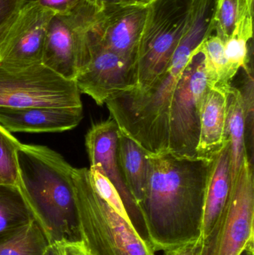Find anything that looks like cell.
Wrapping results in <instances>:
<instances>
[{"label":"cell","mask_w":254,"mask_h":255,"mask_svg":"<svg viewBox=\"0 0 254 255\" xmlns=\"http://www.w3.org/2000/svg\"><path fill=\"white\" fill-rule=\"evenodd\" d=\"M55 14L64 15L71 12L83 0H32Z\"/></svg>","instance_id":"484cf974"},{"label":"cell","mask_w":254,"mask_h":255,"mask_svg":"<svg viewBox=\"0 0 254 255\" xmlns=\"http://www.w3.org/2000/svg\"><path fill=\"white\" fill-rule=\"evenodd\" d=\"M149 157L150 178L138 208L156 253L200 238L212 160L170 151Z\"/></svg>","instance_id":"6da1fadb"},{"label":"cell","mask_w":254,"mask_h":255,"mask_svg":"<svg viewBox=\"0 0 254 255\" xmlns=\"http://www.w3.org/2000/svg\"><path fill=\"white\" fill-rule=\"evenodd\" d=\"M73 177L81 240L91 255H155L130 219L100 196L89 169L74 167Z\"/></svg>","instance_id":"3957f363"},{"label":"cell","mask_w":254,"mask_h":255,"mask_svg":"<svg viewBox=\"0 0 254 255\" xmlns=\"http://www.w3.org/2000/svg\"><path fill=\"white\" fill-rule=\"evenodd\" d=\"M75 81L43 64L12 67L0 64V107H82Z\"/></svg>","instance_id":"5b68a950"},{"label":"cell","mask_w":254,"mask_h":255,"mask_svg":"<svg viewBox=\"0 0 254 255\" xmlns=\"http://www.w3.org/2000/svg\"><path fill=\"white\" fill-rule=\"evenodd\" d=\"M96 12L83 0L67 14L54 15L48 27L42 64L67 80H76L90 58L88 34Z\"/></svg>","instance_id":"8992f818"},{"label":"cell","mask_w":254,"mask_h":255,"mask_svg":"<svg viewBox=\"0 0 254 255\" xmlns=\"http://www.w3.org/2000/svg\"><path fill=\"white\" fill-rule=\"evenodd\" d=\"M134 2L138 3V4H148L150 3L152 0H133Z\"/></svg>","instance_id":"1f68e13d"},{"label":"cell","mask_w":254,"mask_h":255,"mask_svg":"<svg viewBox=\"0 0 254 255\" xmlns=\"http://www.w3.org/2000/svg\"><path fill=\"white\" fill-rule=\"evenodd\" d=\"M192 0H152L134 63V91H144L169 65L187 29Z\"/></svg>","instance_id":"277c9868"},{"label":"cell","mask_w":254,"mask_h":255,"mask_svg":"<svg viewBox=\"0 0 254 255\" xmlns=\"http://www.w3.org/2000/svg\"><path fill=\"white\" fill-rule=\"evenodd\" d=\"M49 242L35 221L0 235V255H43Z\"/></svg>","instance_id":"ac0fdd59"},{"label":"cell","mask_w":254,"mask_h":255,"mask_svg":"<svg viewBox=\"0 0 254 255\" xmlns=\"http://www.w3.org/2000/svg\"><path fill=\"white\" fill-rule=\"evenodd\" d=\"M43 255H61V253L56 244H49Z\"/></svg>","instance_id":"f1b7e54d"},{"label":"cell","mask_w":254,"mask_h":255,"mask_svg":"<svg viewBox=\"0 0 254 255\" xmlns=\"http://www.w3.org/2000/svg\"><path fill=\"white\" fill-rule=\"evenodd\" d=\"M18 188L49 244L82 241L73 167L45 145L22 144L16 153Z\"/></svg>","instance_id":"7a4b0ae2"},{"label":"cell","mask_w":254,"mask_h":255,"mask_svg":"<svg viewBox=\"0 0 254 255\" xmlns=\"http://www.w3.org/2000/svg\"><path fill=\"white\" fill-rule=\"evenodd\" d=\"M53 12L28 0L10 21L0 40V64L25 67L41 64Z\"/></svg>","instance_id":"9c48e42d"},{"label":"cell","mask_w":254,"mask_h":255,"mask_svg":"<svg viewBox=\"0 0 254 255\" xmlns=\"http://www.w3.org/2000/svg\"><path fill=\"white\" fill-rule=\"evenodd\" d=\"M227 129L231 147L232 186L238 178L245 160L249 158L246 144V112L244 98L240 88L234 86H231L228 91Z\"/></svg>","instance_id":"e0dca14e"},{"label":"cell","mask_w":254,"mask_h":255,"mask_svg":"<svg viewBox=\"0 0 254 255\" xmlns=\"http://www.w3.org/2000/svg\"><path fill=\"white\" fill-rule=\"evenodd\" d=\"M89 62L75 80L81 94L89 96L101 106L114 96L134 89V61L89 39Z\"/></svg>","instance_id":"30bf717a"},{"label":"cell","mask_w":254,"mask_h":255,"mask_svg":"<svg viewBox=\"0 0 254 255\" xmlns=\"http://www.w3.org/2000/svg\"><path fill=\"white\" fill-rule=\"evenodd\" d=\"M249 16H254V4L248 0H217L214 17L216 35L225 43Z\"/></svg>","instance_id":"44dd1931"},{"label":"cell","mask_w":254,"mask_h":255,"mask_svg":"<svg viewBox=\"0 0 254 255\" xmlns=\"http://www.w3.org/2000/svg\"><path fill=\"white\" fill-rule=\"evenodd\" d=\"M200 238L164 251V255H209L210 248Z\"/></svg>","instance_id":"d4e9b609"},{"label":"cell","mask_w":254,"mask_h":255,"mask_svg":"<svg viewBox=\"0 0 254 255\" xmlns=\"http://www.w3.org/2000/svg\"><path fill=\"white\" fill-rule=\"evenodd\" d=\"M253 162L245 160L214 235L209 255H240L254 242Z\"/></svg>","instance_id":"ba28073f"},{"label":"cell","mask_w":254,"mask_h":255,"mask_svg":"<svg viewBox=\"0 0 254 255\" xmlns=\"http://www.w3.org/2000/svg\"><path fill=\"white\" fill-rule=\"evenodd\" d=\"M86 1L93 6L97 12L101 11L110 6L134 2L133 0H86Z\"/></svg>","instance_id":"83f0119b"},{"label":"cell","mask_w":254,"mask_h":255,"mask_svg":"<svg viewBox=\"0 0 254 255\" xmlns=\"http://www.w3.org/2000/svg\"><path fill=\"white\" fill-rule=\"evenodd\" d=\"M119 132L117 124L110 117L93 124L89 129L85 136V145L90 162L89 169H96L113 184L133 226L143 238L147 239L141 213L125 184L118 164L116 148Z\"/></svg>","instance_id":"7c38bea8"},{"label":"cell","mask_w":254,"mask_h":255,"mask_svg":"<svg viewBox=\"0 0 254 255\" xmlns=\"http://www.w3.org/2000/svg\"><path fill=\"white\" fill-rule=\"evenodd\" d=\"M254 35L253 16L246 18L233 37L225 44V53L228 64V79L232 83L241 69L250 68V44Z\"/></svg>","instance_id":"7402d4cb"},{"label":"cell","mask_w":254,"mask_h":255,"mask_svg":"<svg viewBox=\"0 0 254 255\" xmlns=\"http://www.w3.org/2000/svg\"><path fill=\"white\" fill-rule=\"evenodd\" d=\"M28 0H0V26L7 23Z\"/></svg>","instance_id":"4316f807"},{"label":"cell","mask_w":254,"mask_h":255,"mask_svg":"<svg viewBox=\"0 0 254 255\" xmlns=\"http://www.w3.org/2000/svg\"><path fill=\"white\" fill-rule=\"evenodd\" d=\"M12 19H13V18H12ZM11 19H10V21H8L7 23L0 26V40L2 38L3 35H4V32H5L6 29H7V27H8L9 24H10Z\"/></svg>","instance_id":"4dcf8cb0"},{"label":"cell","mask_w":254,"mask_h":255,"mask_svg":"<svg viewBox=\"0 0 254 255\" xmlns=\"http://www.w3.org/2000/svg\"><path fill=\"white\" fill-rule=\"evenodd\" d=\"M248 1H249V2L251 3V4H254V0H248Z\"/></svg>","instance_id":"d6a6232c"},{"label":"cell","mask_w":254,"mask_h":255,"mask_svg":"<svg viewBox=\"0 0 254 255\" xmlns=\"http://www.w3.org/2000/svg\"><path fill=\"white\" fill-rule=\"evenodd\" d=\"M231 190V147L225 146L213 157L204 196L200 239L210 243L222 217Z\"/></svg>","instance_id":"5bb4252c"},{"label":"cell","mask_w":254,"mask_h":255,"mask_svg":"<svg viewBox=\"0 0 254 255\" xmlns=\"http://www.w3.org/2000/svg\"><path fill=\"white\" fill-rule=\"evenodd\" d=\"M204 56V71L210 88L228 90L232 83L228 79V64L225 44L216 35H210L198 47Z\"/></svg>","instance_id":"ffe728a7"},{"label":"cell","mask_w":254,"mask_h":255,"mask_svg":"<svg viewBox=\"0 0 254 255\" xmlns=\"http://www.w3.org/2000/svg\"><path fill=\"white\" fill-rule=\"evenodd\" d=\"M240 255H254V242L250 243Z\"/></svg>","instance_id":"f546056e"},{"label":"cell","mask_w":254,"mask_h":255,"mask_svg":"<svg viewBox=\"0 0 254 255\" xmlns=\"http://www.w3.org/2000/svg\"><path fill=\"white\" fill-rule=\"evenodd\" d=\"M208 88L204 56L197 52L186 66L171 101L168 151L183 157H197L201 106Z\"/></svg>","instance_id":"52a82bcc"},{"label":"cell","mask_w":254,"mask_h":255,"mask_svg":"<svg viewBox=\"0 0 254 255\" xmlns=\"http://www.w3.org/2000/svg\"><path fill=\"white\" fill-rule=\"evenodd\" d=\"M147 6L125 3L96 12L88 34L89 40L134 63Z\"/></svg>","instance_id":"8fae6325"},{"label":"cell","mask_w":254,"mask_h":255,"mask_svg":"<svg viewBox=\"0 0 254 255\" xmlns=\"http://www.w3.org/2000/svg\"><path fill=\"white\" fill-rule=\"evenodd\" d=\"M20 145L19 139L0 126V184H17L16 153Z\"/></svg>","instance_id":"603a6c76"},{"label":"cell","mask_w":254,"mask_h":255,"mask_svg":"<svg viewBox=\"0 0 254 255\" xmlns=\"http://www.w3.org/2000/svg\"><path fill=\"white\" fill-rule=\"evenodd\" d=\"M116 153L124 181L138 206L150 178L149 154L137 142L120 131L118 136Z\"/></svg>","instance_id":"2e32d148"},{"label":"cell","mask_w":254,"mask_h":255,"mask_svg":"<svg viewBox=\"0 0 254 255\" xmlns=\"http://www.w3.org/2000/svg\"><path fill=\"white\" fill-rule=\"evenodd\" d=\"M32 221L34 217L17 186L0 184V235Z\"/></svg>","instance_id":"d6986e66"},{"label":"cell","mask_w":254,"mask_h":255,"mask_svg":"<svg viewBox=\"0 0 254 255\" xmlns=\"http://www.w3.org/2000/svg\"><path fill=\"white\" fill-rule=\"evenodd\" d=\"M82 107H0V126L10 133H55L72 130L83 120Z\"/></svg>","instance_id":"4fadbf2b"},{"label":"cell","mask_w":254,"mask_h":255,"mask_svg":"<svg viewBox=\"0 0 254 255\" xmlns=\"http://www.w3.org/2000/svg\"><path fill=\"white\" fill-rule=\"evenodd\" d=\"M89 170L92 184L100 196L119 214L128 217L122 199L110 181L96 169H89Z\"/></svg>","instance_id":"cb8c5ba5"},{"label":"cell","mask_w":254,"mask_h":255,"mask_svg":"<svg viewBox=\"0 0 254 255\" xmlns=\"http://www.w3.org/2000/svg\"><path fill=\"white\" fill-rule=\"evenodd\" d=\"M228 91L229 89L209 87L204 95L201 106L197 157L212 160L228 141Z\"/></svg>","instance_id":"9a60e30c"}]
</instances>
